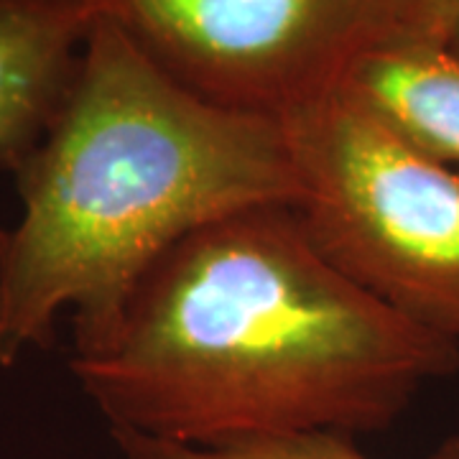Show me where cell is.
I'll list each match as a JSON object with an SVG mask.
<instances>
[{
	"mask_svg": "<svg viewBox=\"0 0 459 459\" xmlns=\"http://www.w3.org/2000/svg\"><path fill=\"white\" fill-rule=\"evenodd\" d=\"M394 44L449 47L459 29V0H395Z\"/></svg>",
	"mask_w": 459,
	"mask_h": 459,
	"instance_id": "8",
	"label": "cell"
},
{
	"mask_svg": "<svg viewBox=\"0 0 459 459\" xmlns=\"http://www.w3.org/2000/svg\"><path fill=\"white\" fill-rule=\"evenodd\" d=\"M446 49L452 51V54H457V56H459V29H457V33L452 36V41H449V47H446Z\"/></svg>",
	"mask_w": 459,
	"mask_h": 459,
	"instance_id": "9",
	"label": "cell"
},
{
	"mask_svg": "<svg viewBox=\"0 0 459 459\" xmlns=\"http://www.w3.org/2000/svg\"><path fill=\"white\" fill-rule=\"evenodd\" d=\"M21 220L0 235V365L113 325L166 253L222 217L299 202L281 120L184 90L115 26L92 18L72 87L16 169Z\"/></svg>",
	"mask_w": 459,
	"mask_h": 459,
	"instance_id": "2",
	"label": "cell"
},
{
	"mask_svg": "<svg viewBox=\"0 0 459 459\" xmlns=\"http://www.w3.org/2000/svg\"><path fill=\"white\" fill-rule=\"evenodd\" d=\"M90 26L80 0H0V169L16 174L49 131Z\"/></svg>",
	"mask_w": 459,
	"mask_h": 459,
	"instance_id": "5",
	"label": "cell"
},
{
	"mask_svg": "<svg viewBox=\"0 0 459 459\" xmlns=\"http://www.w3.org/2000/svg\"><path fill=\"white\" fill-rule=\"evenodd\" d=\"M342 90L413 146L459 166V56L446 47H380Z\"/></svg>",
	"mask_w": 459,
	"mask_h": 459,
	"instance_id": "6",
	"label": "cell"
},
{
	"mask_svg": "<svg viewBox=\"0 0 459 459\" xmlns=\"http://www.w3.org/2000/svg\"><path fill=\"white\" fill-rule=\"evenodd\" d=\"M184 90L289 120L395 41V0H80Z\"/></svg>",
	"mask_w": 459,
	"mask_h": 459,
	"instance_id": "4",
	"label": "cell"
},
{
	"mask_svg": "<svg viewBox=\"0 0 459 459\" xmlns=\"http://www.w3.org/2000/svg\"><path fill=\"white\" fill-rule=\"evenodd\" d=\"M72 373L113 434L217 446L373 434L459 373V344L398 316L314 246L291 204L222 217L174 246Z\"/></svg>",
	"mask_w": 459,
	"mask_h": 459,
	"instance_id": "1",
	"label": "cell"
},
{
	"mask_svg": "<svg viewBox=\"0 0 459 459\" xmlns=\"http://www.w3.org/2000/svg\"><path fill=\"white\" fill-rule=\"evenodd\" d=\"M128 459H370L358 449L352 437L332 431L258 437L217 446H184V444L146 439L138 434H113ZM431 459H459V437L442 444Z\"/></svg>",
	"mask_w": 459,
	"mask_h": 459,
	"instance_id": "7",
	"label": "cell"
},
{
	"mask_svg": "<svg viewBox=\"0 0 459 459\" xmlns=\"http://www.w3.org/2000/svg\"><path fill=\"white\" fill-rule=\"evenodd\" d=\"M283 126L314 246L398 316L459 344V166L344 90Z\"/></svg>",
	"mask_w": 459,
	"mask_h": 459,
	"instance_id": "3",
	"label": "cell"
}]
</instances>
